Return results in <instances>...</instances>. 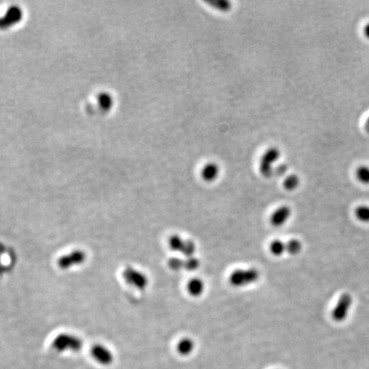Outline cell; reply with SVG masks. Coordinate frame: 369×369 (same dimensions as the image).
Returning a JSON list of instances; mask_svg holds the SVG:
<instances>
[{
    "label": "cell",
    "mask_w": 369,
    "mask_h": 369,
    "mask_svg": "<svg viewBox=\"0 0 369 369\" xmlns=\"http://www.w3.org/2000/svg\"><path fill=\"white\" fill-rule=\"evenodd\" d=\"M83 346V342L80 337L69 334H58L52 341V347L59 352L72 351L78 352Z\"/></svg>",
    "instance_id": "obj_1"
},
{
    "label": "cell",
    "mask_w": 369,
    "mask_h": 369,
    "mask_svg": "<svg viewBox=\"0 0 369 369\" xmlns=\"http://www.w3.org/2000/svg\"><path fill=\"white\" fill-rule=\"evenodd\" d=\"M260 279V273L256 268L237 269L232 272L229 282L235 287H244L257 283Z\"/></svg>",
    "instance_id": "obj_2"
},
{
    "label": "cell",
    "mask_w": 369,
    "mask_h": 369,
    "mask_svg": "<svg viewBox=\"0 0 369 369\" xmlns=\"http://www.w3.org/2000/svg\"><path fill=\"white\" fill-rule=\"evenodd\" d=\"M168 247L175 252H180L186 257H194L196 252V244L191 239H184L179 235H172L168 237Z\"/></svg>",
    "instance_id": "obj_3"
},
{
    "label": "cell",
    "mask_w": 369,
    "mask_h": 369,
    "mask_svg": "<svg viewBox=\"0 0 369 369\" xmlns=\"http://www.w3.org/2000/svg\"><path fill=\"white\" fill-rule=\"evenodd\" d=\"M122 278L129 286L140 291L145 290L149 285V279L146 274L133 267H128L123 270Z\"/></svg>",
    "instance_id": "obj_4"
},
{
    "label": "cell",
    "mask_w": 369,
    "mask_h": 369,
    "mask_svg": "<svg viewBox=\"0 0 369 369\" xmlns=\"http://www.w3.org/2000/svg\"><path fill=\"white\" fill-rule=\"evenodd\" d=\"M352 304V296L350 295V293L342 294L332 311V318L334 319V321L336 322H343L344 320H346V318L350 314Z\"/></svg>",
    "instance_id": "obj_5"
},
{
    "label": "cell",
    "mask_w": 369,
    "mask_h": 369,
    "mask_svg": "<svg viewBox=\"0 0 369 369\" xmlns=\"http://www.w3.org/2000/svg\"><path fill=\"white\" fill-rule=\"evenodd\" d=\"M87 260V254L81 250H74L58 258V266L63 270L69 269L84 264Z\"/></svg>",
    "instance_id": "obj_6"
},
{
    "label": "cell",
    "mask_w": 369,
    "mask_h": 369,
    "mask_svg": "<svg viewBox=\"0 0 369 369\" xmlns=\"http://www.w3.org/2000/svg\"><path fill=\"white\" fill-rule=\"evenodd\" d=\"M23 9L18 5H10L3 16H0V29H9L22 21Z\"/></svg>",
    "instance_id": "obj_7"
},
{
    "label": "cell",
    "mask_w": 369,
    "mask_h": 369,
    "mask_svg": "<svg viewBox=\"0 0 369 369\" xmlns=\"http://www.w3.org/2000/svg\"><path fill=\"white\" fill-rule=\"evenodd\" d=\"M279 155L280 152L276 148H272L265 152L260 163V171L263 175L269 177L273 174L274 170L272 168V164L279 159Z\"/></svg>",
    "instance_id": "obj_8"
},
{
    "label": "cell",
    "mask_w": 369,
    "mask_h": 369,
    "mask_svg": "<svg viewBox=\"0 0 369 369\" xmlns=\"http://www.w3.org/2000/svg\"><path fill=\"white\" fill-rule=\"evenodd\" d=\"M91 355L97 363L103 366H108L112 363L114 356L112 352L104 345L95 344L91 350Z\"/></svg>",
    "instance_id": "obj_9"
},
{
    "label": "cell",
    "mask_w": 369,
    "mask_h": 369,
    "mask_svg": "<svg viewBox=\"0 0 369 369\" xmlns=\"http://www.w3.org/2000/svg\"><path fill=\"white\" fill-rule=\"evenodd\" d=\"M292 215V209L288 206H281L273 212L270 216V222L273 227L279 228L288 222Z\"/></svg>",
    "instance_id": "obj_10"
},
{
    "label": "cell",
    "mask_w": 369,
    "mask_h": 369,
    "mask_svg": "<svg viewBox=\"0 0 369 369\" xmlns=\"http://www.w3.org/2000/svg\"><path fill=\"white\" fill-rule=\"evenodd\" d=\"M220 174V168L218 165L214 163H209L203 166L201 175L202 180H205L206 182H213L215 181Z\"/></svg>",
    "instance_id": "obj_11"
},
{
    "label": "cell",
    "mask_w": 369,
    "mask_h": 369,
    "mask_svg": "<svg viewBox=\"0 0 369 369\" xmlns=\"http://www.w3.org/2000/svg\"><path fill=\"white\" fill-rule=\"evenodd\" d=\"M187 291L189 292L190 295L194 298H198L202 295L204 290H205V285L202 279L199 278H193L190 279L189 282L187 283Z\"/></svg>",
    "instance_id": "obj_12"
},
{
    "label": "cell",
    "mask_w": 369,
    "mask_h": 369,
    "mask_svg": "<svg viewBox=\"0 0 369 369\" xmlns=\"http://www.w3.org/2000/svg\"><path fill=\"white\" fill-rule=\"evenodd\" d=\"M177 351L181 356H189L195 349V343L190 337H184L177 343Z\"/></svg>",
    "instance_id": "obj_13"
},
{
    "label": "cell",
    "mask_w": 369,
    "mask_h": 369,
    "mask_svg": "<svg viewBox=\"0 0 369 369\" xmlns=\"http://www.w3.org/2000/svg\"><path fill=\"white\" fill-rule=\"evenodd\" d=\"M98 102H99L101 109H103L104 111L109 110L112 108L113 104H114V100H113L111 94L106 93V92L100 93L99 94Z\"/></svg>",
    "instance_id": "obj_14"
},
{
    "label": "cell",
    "mask_w": 369,
    "mask_h": 369,
    "mask_svg": "<svg viewBox=\"0 0 369 369\" xmlns=\"http://www.w3.org/2000/svg\"><path fill=\"white\" fill-rule=\"evenodd\" d=\"M269 250L273 256L280 257L286 252V243L281 240H278V239L272 241L269 245Z\"/></svg>",
    "instance_id": "obj_15"
},
{
    "label": "cell",
    "mask_w": 369,
    "mask_h": 369,
    "mask_svg": "<svg viewBox=\"0 0 369 369\" xmlns=\"http://www.w3.org/2000/svg\"><path fill=\"white\" fill-rule=\"evenodd\" d=\"M356 179L364 185H369V167L363 165L357 168L356 171Z\"/></svg>",
    "instance_id": "obj_16"
},
{
    "label": "cell",
    "mask_w": 369,
    "mask_h": 369,
    "mask_svg": "<svg viewBox=\"0 0 369 369\" xmlns=\"http://www.w3.org/2000/svg\"><path fill=\"white\" fill-rule=\"evenodd\" d=\"M302 249V243L298 239H291L286 243V252L292 256H296L300 253Z\"/></svg>",
    "instance_id": "obj_17"
},
{
    "label": "cell",
    "mask_w": 369,
    "mask_h": 369,
    "mask_svg": "<svg viewBox=\"0 0 369 369\" xmlns=\"http://www.w3.org/2000/svg\"><path fill=\"white\" fill-rule=\"evenodd\" d=\"M355 215L360 222L369 223V206H358L355 210Z\"/></svg>",
    "instance_id": "obj_18"
},
{
    "label": "cell",
    "mask_w": 369,
    "mask_h": 369,
    "mask_svg": "<svg viewBox=\"0 0 369 369\" xmlns=\"http://www.w3.org/2000/svg\"><path fill=\"white\" fill-rule=\"evenodd\" d=\"M299 183H300L299 177L296 174H291L289 176L286 177V180H284V187L287 191H293L299 187Z\"/></svg>",
    "instance_id": "obj_19"
},
{
    "label": "cell",
    "mask_w": 369,
    "mask_h": 369,
    "mask_svg": "<svg viewBox=\"0 0 369 369\" xmlns=\"http://www.w3.org/2000/svg\"><path fill=\"white\" fill-rule=\"evenodd\" d=\"M200 266V261L195 257H186L184 259V269L187 271H194Z\"/></svg>",
    "instance_id": "obj_20"
},
{
    "label": "cell",
    "mask_w": 369,
    "mask_h": 369,
    "mask_svg": "<svg viewBox=\"0 0 369 369\" xmlns=\"http://www.w3.org/2000/svg\"><path fill=\"white\" fill-rule=\"evenodd\" d=\"M168 268L173 271H180L184 269V259L178 257H172L168 262Z\"/></svg>",
    "instance_id": "obj_21"
},
{
    "label": "cell",
    "mask_w": 369,
    "mask_h": 369,
    "mask_svg": "<svg viewBox=\"0 0 369 369\" xmlns=\"http://www.w3.org/2000/svg\"><path fill=\"white\" fill-rule=\"evenodd\" d=\"M363 33H364V35L366 37L367 39H369V23H367L364 29H363Z\"/></svg>",
    "instance_id": "obj_22"
},
{
    "label": "cell",
    "mask_w": 369,
    "mask_h": 369,
    "mask_svg": "<svg viewBox=\"0 0 369 369\" xmlns=\"http://www.w3.org/2000/svg\"><path fill=\"white\" fill-rule=\"evenodd\" d=\"M365 129H366L367 132L369 134V118L367 119L366 122H365Z\"/></svg>",
    "instance_id": "obj_23"
}]
</instances>
